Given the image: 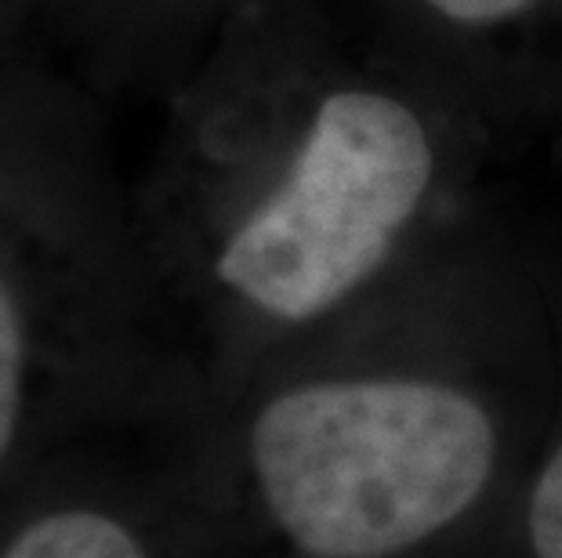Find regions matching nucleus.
<instances>
[{"label":"nucleus","mask_w":562,"mask_h":558,"mask_svg":"<svg viewBox=\"0 0 562 558\" xmlns=\"http://www.w3.org/2000/svg\"><path fill=\"white\" fill-rule=\"evenodd\" d=\"M229 66V221L211 272L305 327L363 298L436 221L475 210L508 146L363 0H258Z\"/></svg>","instance_id":"nucleus-1"},{"label":"nucleus","mask_w":562,"mask_h":558,"mask_svg":"<svg viewBox=\"0 0 562 558\" xmlns=\"http://www.w3.org/2000/svg\"><path fill=\"white\" fill-rule=\"evenodd\" d=\"M250 457L294 544L381 555L436 533L480 497L497 429L447 377H313L258 410Z\"/></svg>","instance_id":"nucleus-2"},{"label":"nucleus","mask_w":562,"mask_h":558,"mask_svg":"<svg viewBox=\"0 0 562 558\" xmlns=\"http://www.w3.org/2000/svg\"><path fill=\"white\" fill-rule=\"evenodd\" d=\"M417 62L480 110L501 141L562 130V0H363Z\"/></svg>","instance_id":"nucleus-3"},{"label":"nucleus","mask_w":562,"mask_h":558,"mask_svg":"<svg viewBox=\"0 0 562 558\" xmlns=\"http://www.w3.org/2000/svg\"><path fill=\"white\" fill-rule=\"evenodd\" d=\"M4 558H146L121 522L94 512H63L33 522Z\"/></svg>","instance_id":"nucleus-4"},{"label":"nucleus","mask_w":562,"mask_h":558,"mask_svg":"<svg viewBox=\"0 0 562 558\" xmlns=\"http://www.w3.org/2000/svg\"><path fill=\"white\" fill-rule=\"evenodd\" d=\"M22 360H26V344H22L19 312L4 294V287H0V457L8 454L11 435H15V421H19Z\"/></svg>","instance_id":"nucleus-5"},{"label":"nucleus","mask_w":562,"mask_h":558,"mask_svg":"<svg viewBox=\"0 0 562 558\" xmlns=\"http://www.w3.org/2000/svg\"><path fill=\"white\" fill-rule=\"evenodd\" d=\"M530 540L537 558H562V443L533 486Z\"/></svg>","instance_id":"nucleus-6"}]
</instances>
